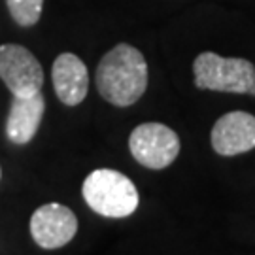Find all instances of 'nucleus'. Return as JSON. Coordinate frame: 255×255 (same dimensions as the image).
<instances>
[{
    "label": "nucleus",
    "mask_w": 255,
    "mask_h": 255,
    "mask_svg": "<svg viewBox=\"0 0 255 255\" xmlns=\"http://www.w3.org/2000/svg\"><path fill=\"white\" fill-rule=\"evenodd\" d=\"M44 110L46 101L42 93L30 97H13L6 121V136L19 146L28 144L38 132V127L44 118Z\"/></svg>",
    "instance_id": "obj_9"
},
{
    "label": "nucleus",
    "mask_w": 255,
    "mask_h": 255,
    "mask_svg": "<svg viewBox=\"0 0 255 255\" xmlns=\"http://www.w3.org/2000/svg\"><path fill=\"white\" fill-rule=\"evenodd\" d=\"M0 78L13 97L36 95L44 85L40 61L19 44L0 46Z\"/></svg>",
    "instance_id": "obj_5"
},
{
    "label": "nucleus",
    "mask_w": 255,
    "mask_h": 255,
    "mask_svg": "<svg viewBox=\"0 0 255 255\" xmlns=\"http://www.w3.org/2000/svg\"><path fill=\"white\" fill-rule=\"evenodd\" d=\"M78 231V218L64 204H44L30 218V235L40 248L57 250L66 246Z\"/></svg>",
    "instance_id": "obj_6"
},
{
    "label": "nucleus",
    "mask_w": 255,
    "mask_h": 255,
    "mask_svg": "<svg viewBox=\"0 0 255 255\" xmlns=\"http://www.w3.org/2000/svg\"><path fill=\"white\" fill-rule=\"evenodd\" d=\"M82 195L87 206L104 218H128L138 208L136 185L125 174L112 168L93 170L82 185Z\"/></svg>",
    "instance_id": "obj_2"
},
{
    "label": "nucleus",
    "mask_w": 255,
    "mask_h": 255,
    "mask_svg": "<svg viewBox=\"0 0 255 255\" xmlns=\"http://www.w3.org/2000/svg\"><path fill=\"white\" fill-rule=\"evenodd\" d=\"M6 4L13 21L21 27L36 25L44 8V0H6Z\"/></svg>",
    "instance_id": "obj_10"
},
{
    "label": "nucleus",
    "mask_w": 255,
    "mask_h": 255,
    "mask_svg": "<svg viewBox=\"0 0 255 255\" xmlns=\"http://www.w3.org/2000/svg\"><path fill=\"white\" fill-rule=\"evenodd\" d=\"M128 149L142 166L161 170L180 155V138L163 123H142L130 132Z\"/></svg>",
    "instance_id": "obj_4"
},
{
    "label": "nucleus",
    "mask_w": 255,
    "mask_h": 255,
    "mask_svg": "<svg viewBox=\"0 0 255 255\" xmlns=\"http://www.w3.org/2000/svg\"><path fill=\"white\" fill-rule=\"evenodd\" d=\"M97 89L114 106H130L147 89V63L134 46L118 44L97 66Z\"/></svg>",
    "instance_id": "obj_1"
},
{
    "label": "nucleus",
    "mask_w": 255,
    "mask_h": 255,
    "mask_svg": "<svg viewBox=\"0 0 255 255\" xmlns=\"http://www.w3.org/2000/svg\"><path fill=\"white\" fill-rule=\"evenodd\" d=\"M212 147L223 157L246 153L255 147V116L248 112H229L212 128Z\"/></svg>",
    "instance_id": "obj_7"
},
{
    "label": "nucleus",
    "mask_w": 255,
    "mask_h": 255,
    "mask_svg": "<svg viewBox=\"0 0 255 255\" xmlns=\"http://www.w3.org/2000/svg\"><path fill=\"white\" fill-rule=\"evenodd\" d=\"M193 74L199 89L255 97V66L248 59L204 51L193 61Z\"/></svg>",
    "instance_id": "obj_3"
},
{
    "label": "nucleus",
    "mask_w": 255,
    "mask_h": 255,
    "mask_svg": "<svg viewBox=\"0 0 255 255\" xmlns=\"http://www.w3.org/2000/svg\"><path fill=\"white\" fill-rule=\"evenodd\" d=\"M55 93L59 101L66 106H78L89 91V74L87 66L78 55L61 53L51 68Z\"/></svg>",
    "instance_id": "obj_8"
}]
</instances>
